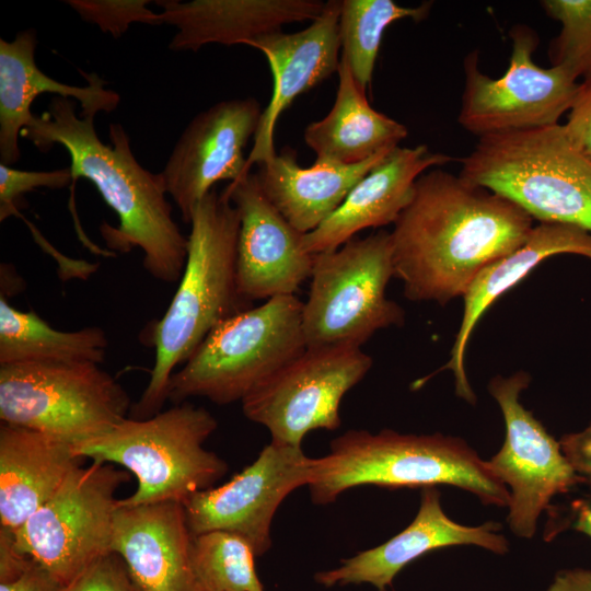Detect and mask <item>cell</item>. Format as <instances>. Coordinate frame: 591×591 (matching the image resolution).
Returning a JSON list of instances; mask_svg holds the SVG:
<instances>
[{
  "mask_svg": "<svg viewBox=\"0 0 591 591\" xmlns=\"http://www.w3.org/2000/svg\"><path fill=\"white\" fill-rule=\"evenodd\" d=\"M571 526L591 537V495L573 506Z\"/></svg>",
  "mask_w": 591,
  "mask_h": 591,
  "instance_id": "obj_39",
  "label": "cell"
},
{
  "mask_svg": "<svg viewBox=\"0 0 591 591\" xmlns=\"http://www.w3.org/2000/svg\"><path fill=\"white\" fill-rule=\"evenodd\" d=\"M451 160L426 144L396 147L354 186L322 224L304 234V250L312 255L333 251L362 230L394 223L416 179Z\"/></svg>",
  "mask_w": 591,
  "mask_h": 591,
  "instance_id": "obj_20",
  "label": "cell"
},
{
  "mask_svg": "<svg viewBox=\"0 0 591 591\" xmlns=\"http://www.w3.org/2000/svg\"><path fill=\"white\" fill-rule=\"evenodd\" d=\"M131 399L123 385L92 362L0 366V419L72 445L124 421Z\"/></svg>",
  "mask_w": 591,
  "mask_h": 591,
  "instance_id": "obj_9",
  "label": "cell"
},
{
  "mask_svg": "<svg viewBox=\"0 0 591 591\" xmlns=\"http://www.w3.org/2000/svg\"><path fill=\"white\" fill-rule=\"evenodd\" d=\"M189 224L185 268L166 312L150 331L154 364L130 418L160 413L174 369L217 325L252 308L236 283L240 218L235 207L222 192L212 189L196 206Z\"/></svg>",
  "mask_w": 591,
  "mask_h": 591,
  "instance_id": "obj_3",
  "label": "cell"
},
{
  "mask_svg": "<svg viewBox=\"0 0 591 591\" xmlns=\"http://www.w3.org/2000/svg\"><path fill=\"white\" fill-rule=\"evenodd\" d=\"M460 176L499 194L534 220L591 233V160L563 125L479 138Z\"/></svg>",
  "mask_w": 591,
  "mask_h": 591,
  "instance_id": "obj_6",
  "label": "cell"
},
{
  "mask_svg": "<svg viewBox=\"0 0 591 591\" xmlns=\"http://www.w3.org/2000/svg\"><path fill=\"white\" fill-rule=\"evenodd\" d=\"M337 73L333 107L303 132L304 142L316 154L315 161L357 164L398 147L407 137L406 126L371 107L341 58Z\"/></svg>",
  "mask_w": 591,
  "mask_h": 591,
  "instance_id": "obj_26",
  "label": "cell"
},
{
  "mask_svg": "<svg viewBox=\"0 0 591 591\" xmlns=\"http://www.w3.org/2000/svg\"><path fill=\"white\" fill-rule=\"evenodd\" d=\"M567 253L591 258V233L573 225L540 222L520 247L487 266L471 283L463 296V315L450 359L438 370L452 371L457 396L470 404L476 402L465 371V352L486 310L540 263Z\"/></svg>",
  "mask_w": 591,
  "mask_h": 591,
  "instance_id": "obj_23",
  "label": "cell"
},
{
  "mask_svg": "<svg viewBox=\"0 0 591 591\" xmlns=\"http://www.w3.org/2000/svg\"><path fill=\"white\" fill-rule=\"evenodd\" d=\"M149 0H67L79 16L114 38L120 37L134 23L160 25L159 13L148 8Z\"/></svg>",
  "mask_w": 591,
  "mask_h": 591,
  "instance_id": "obj_31",
  "label": "cell"
},
{
  "mask_svg": "<svg viewBox=\"0 0 591 591\" xmlns=\"http://www.w3.org/2000/svg\"><path fill=\"white\" fill-rule=\"evenodd\" d=\"M559 444L576 473L591 484V421L578 432L564 434Z\"/></svg>",
  "mask_w": 591,
  "mask_h": 591,
  "instance_id": "obj_35",
  "label": "cell"
},
{
  "mask_svg": "<svg viewBox=\"0 0 591 591\" xmlns=\"http://www.w3.org/2000/svg\"><path fill=\"white\" fill-rule=\"evenodd\" d=\"M339 12L340 0H328L322 13L305 28L296 33L279 31L246 44L265 55L274 78L270 102L263 109L253 147L246 157V175L254 164L259 165L277 154L274 134L281 113L296 97L337 72L340 63Z\"/></svg>",
  "mask_w": 591,
  "mask_h": 591,
  "instance_id": "obj_17",
  "label": "cell"
},
{
  "mask_svg": "<svg viewBox=\"0 0 591 591\" xmlns=\"http://www.w3.org/2000/svg\"><path fill=\"white\" fill-rule=\"evenodd\" d=\"M73 184L70 167L24 171L0 163V221L18 213L21 198L36 188L62 189Z\"/></svg>",
  "mask_w": 591,
  "mask_h": 591,
  "instance_id": "obj_32",
  "label": "cell"
},
{
  "mask_svg": "<svg viewBox=\"0 0 591 591\" xmlns=\"http://www.w3.org/2000/svg\"><path fill=\"white\" fill-rule=\"evenodd\" d=\"M302 305L279 296L217 325L171 376L167 399L206 397L219 405L242 402L263 380L301 355Z\"/></svg>",
  "mask_w": 591,
  "mask_h": 591,
  "instance_id": "obj_7",
  "label": "cell"
},
{
  "mask_svg": "<svg viewBox=\"0 0 591 591\" xmlns=\"http://www.w3.org/2000/svg\"><path fill=\"white\" fill-rule=\"evenodd\" d=\"M129 472L92 462L76 467L53 497L13 532L25 555L68 586L100 557L112 553L116 491Z\"/></svg>",
  "mask_w": 591,
  "mask_h": 591,
  "instance_id": "obj_10",
  "label": "cell"
},
{
  "mask_svg": "<svg viewBox=\"0 0 591 591\" xmlns=\"http://www.w3.org/2000/svg\"><path fill=\"white\" fill-rule=\"evenodd\" d=\"M66 587L36 561L19 577L0 582V591H65Z\"/></svg>",
  "mask_w": 591,
  "mask_h": 591,
  "instance_id": "obj_36",
  "label": "cell"
},
{
  "mask_svg": "<svg viewBox=\"0 0 591 591\" xmlns=\"http://www.w3.org/2000/svg\"><path fill=\"white\" fill-rule=\"evenodd\" d=\"M512 51L507 71L493 79L478 68V54L464 59V89L457 121L478 138L558 125L569 111L579 82L563 67L542 68L533 60L534 30L510 31Z\"/></svg>",
  "mask_w": 591,
  "mask_h": 591,
  "instance_id": "obj_11",
  "label": "cell"
},
{
  "mask_svg": "<svg viewBox=\"0 0 591 591\" xmlns=\"http://www.w3.org/2000/svg\"><path fill=\"white\" fill-rule=\"evenodd\" d=\"M312 459L302 448L271 442L257 459L225 484L185 500L187 526L193 536L225 531L243 537L255 556L271 546L273 518L286 497L309 484Z\"/></svg>",
  "mask_w": 591,
  "mask_h": 591,
  "instance_id": "obj_14",
  "label": "cell"
},
{
  "mask_svg": "<svg viewBox=\"0 0 591 591\" xmlns=\"http://www.w3.org/2000/svg\"><path fill=\"white\" fill-rule=\"evenodd\" d=\"M37 37L35 30L19 32L13 40L0 38V162L15 164L20 157L19 137L34 118L31 107L43 93L77 100L80 115L95 117L100 112H114L120 96L105 89L106 82L96 73L82 76L85 86L61 83L44 73L35 62Z\"/></svg>",
  "mask_w": 591,
  "mask_h": 591,
  "instance_id": "obj_22",
  "label": "cell"
},
{
  "mask_svg": "<svg viewBox=\"0 0 591 591\" xmlns=\"http://www.w3.org/2000/svg\"><path fill=\"white\" fill-rule=\"evenodd\" d=\"M430 8V3L403 7L393 0H340V58L364 92L372 80L385 28L403 19L419 22L428 15Z\"/></svg>",
  "mask_w": 591,
  "mask_h": 591,
  "instance_id": "obj_28",
  "label": "cell"
},
{
  "mask_svg": "<svg viewBox=\"0 0 591 591\" xmlns=\"http://www.w3.org/2000/svg\"><path fill=\"white\" fill-rule=\"evenodd\" d=\"M425 488L451 485L474 494L483 503L507 507L508 488L461 438L378 433L351 429L331 442L329 452L312 459L308 484L315 505L334 502L344 491L361 486Z\"/></svg>",
  "mask_w": 591,
  "mask_h": 591,
  "instance_id": "obj_4",
  "label": "cell"
},
{
  "mask_svg": "<svg viewBox=\"0 0 591 591\" xmlns=\"http://www.w3.org/2000/svg\"><path fill=\"white\" fill-rule=\"evenodd\" d=\"M546 591H591V569H564L556 573Z\"/></svg>",
  "mask_w": 591,
  "mask_h": 591,
  "instance_id": "obj_38",
  "label": "cell"
},
{
  "mask_svg": "<svg viewBox=\"0 0 591 591\" xmlns=\"http://www.w3.org/2000/svg\"><path fill=\"white\" fill-rule=\"evenodd\" d=\"M21 137L42 152L54 144L68 151L73 183L80 177L90 181L118 217L117 227L104 223L100 228L112 251L127 253L138 247L142 265L153 278L179 281L187 237L173 219L161 175L138 162L121 125L109 126V143H104L93 117L78 115L73 100L55 95Z\"/></svg>",
  "mask_w": 591,
  "mask_h": 591,
  "instance_id": "obj_2",
  "label": "cell"
},
{
  "mask_svg": "<svg viewBox=\"0 0 591 591\" xmlns=\"http://www.w3.org/2000/svg\"><path fill=\"white\" fill-rule=\"evenodd\" d=\"M530 382L528 372L518 371L509 376L495 375L488 383V392L501 409L506 436L501 449L486 465L509 490L508 526L522 538L534 536L540 515L556 495L584 482L559 441L521 404L520 394Z\"/></svg>",
  "mask_w": 591,
  "mask_h": 591,
  "instance_id": "obj_13",
  "label": "cell"
},
{
  "mask_svg": "<svg viewBox=\"0 0 591 591\" xmlns=\"http://www.w3.org/2000/svg\"><path fill=\"white\" fill-rule=\"evenodd\" d=\"M65 591H139L124 560L108 553L77 576Z\"/></svg>",
  "mask_w": 591,
  "mask_h": 591,
  "instance_id": "obj_33",
  "label": "cell"
},
{
  "mask_svg": "<svg viewBox=\"0 0 591 591\" xmlns=\"http://www.w3.org/2000/svg\"><path fill=\"white\" fill-rule=\"evenodd\" d=\"M190 555L202 591H264L254 551L240 535L211 531L193 536Z\"/></svg>",
  "mask_w": 591,
  "mask_h": 591,
  "instance_id": "obj_29",
  "label": "cell"
},
{
  "mask_svg": "<svg viewBox=\"0 0 591 591\" xmlns=\"http://www.w3.org/2000/svg\"><path fill=\"white\" fill-rule=\"evenodd\" d=\"M534 219L510 199L439 167L422 173L391 234L395 277L412 301L444 305L520 247Z\"/></svg>",
  "mask_w": 591,
  "mask_h": 591,
  "instance_id": "obj_1",
  "label": "cell"
},
{
  "mask_svg": "<svg viewBox=\"0 0 591 591\" xmlns=\"http://www.w3.org/2000/svg\"><path fill=\"white\" fill-rule=\"evenodd\" d=\"M440 496L436 486L421 488L418 512L406 529L374 548L343 559L339 567L318 571L315 581L327 588L370 583L385 591L406 565L438 548L475 545L498 555L508 553L509 542L499 532V523L460 524L444 513Z\"/></svg>",
  "mask_w": 591,
  "mask_h": 591,
  "instance_id": "obj_18",
  "label": "cell"
},
{
  "mask_svg": "<svg viewBox=\"0 0 591 591\" xmlns=\"http://www.w3.org/2000/svg\"><path fill=\"white\" fill-rule=\"evenodd\" d=\"M239 213L236 283L248 301L294 296L311 276L314 255L303 236L267 199L255 173L230 183L222 192Z\"/></svg>",
  "mask_w": 591,
  "mask_h": 591,
  "instance_id": "obj_16",
  "label": "cell"
},
{
  "mask_svg": "<svg viewBox=\"0 0 591 591\" xmlns=\"http://www.w3.org/2000/svg\"><path fill=\"white\" fill-rule=\"evenodd\" d=\"M563 126L571 143L591 160V80L579 83Z\"/></svg>",
  "mask_w": 591,
  "mask_h": 591,
  "instance_id": "obj_34",
  "label": "cell"
},
{
  "mask_svg": "<svg viewBox=\"0 0 591 591\" xmlns=\"http://www.w3.org/2000/svg\"><path fill=\"white\" fill-rule=\"evenodd\" d=\"M192 541L183 503H117L111 551L124 560L139 591H202Z\"/></svg>",
  "mask_w": 591,
  "mask_h": 591,
  "instance_id": "obj_19",
  "label": "cell"
},
{
  "mask_svg": "<svg viewBox=\"0 0 591 591\" xmlns=\"http://www.w3.org/2000/svg\"><path fill=\"white\" fill-rule=\"evenodd\" d=\"M72 444L28 428L0 426V529L18 531L81 465Z\"/></svg>",
  "mask_w": 591,
  "mask_h": 591,
  "instance_id": "obj_24",
  "label": "cell"
},
{
  "mask_svg": "<svg viewBox=\"0 0 591 591\" xmlns=\"http://www.w3.org/2000/svg\"><path fill=\"white\" fill-rule=\"evenodd\" d=\"M34 561L18 548L12 531L0 529V582L19 577Z\"/></svg>",
  "mask_w": 591,
  "mask_h": 591,
  "instance_id": "obj_37",
  "label": "cell"
},
{
  "mask_svg": "<svg viewBox=\"0 0 591 591\" xmlns=\"http://www.w3.org/2000/svg\"><path fill=\"white\" fill-rule=\"evenodd\" d=\"M217 427L207 409L184 402L150 418L128 417L73 448L81 459L119 465L135 475L136 490L118 499L119 506L184 503L228 471L224 460L204 448Z\"/></svg>",
  "mask_w": 591,
  "mask_h": 591,
  "instance_id": "obj_5",
  "label": "cell"
},
{
  "mask_svg": "<svg viewBox=\"0 0 591 591\" xmlns=\"http://www.w3.org/2000/svg\"><path fill=\"white\" fill-rule=\"evenodd\" d=\"M262 114L254 97L224 100L198 113L183 130L159 174L185 223L218 182L246 176L244 150Z\"/></svg>",
  "mask_w": 591,
  "mask_h": 591,
  "instance_id": "obj_15",
  "label": "cell"
},
{
  "mask_svg": "<svg viewBox=\"0 0 591 591\" xmlns=\"http://www.w3.org/2000/svg\"><path fill=\"white\" fill-rule=\"evenodd\" d=\"M162 24L176 28L169 48L197 51L209 44L237 45L313 21L323 11L320 0H159Z\"/></svg>",
  "mask_w": 591,
  "mask_h": 591,
  "instance_id": "obj_21",
  "label": "cell"
},
{
  "mask_svg": "<svg viewBox=\"0 0 591 591\" xmlns=\"http://www.w3.org/2000/svg\"><path fill=\"white\" fill-rule=\"evenodd\" d=\"M541 5L561 25L549 46L552 66L565 68L577 81L591 80V0H544Z\"/></svg>",
  "mask_w": 591,
  "mask_h": 591,
  "instance_id": "obj_30",
  "label": "cell"
},
{
  "mask_svg": "<svg viewBox=\"0 0 591 591\" xmlns=\"http://www.w3.org/2000/svg\"><path fill=\"white\" fill-rule=\"evenodd\" d=\"M390 152L357 164L315 161L313 166L301 167L297 152L286 147L259 164L255 175L267 199L294 229L305 234L322 224Z\"/></svg>",
  "mask_w": 591,
  "mask_h": 591,
  "instance_id": "obj_25",
  "label": "cell"
},
{
  "mask_svg": "<svg viewBox=\"0 0 591 591\" xmlns=\"http://www.w3.org/2000/svg\"><path fill=\"white\" fill-rule=\"evenodd\" d=\"M371 367L360 347L306 348L242 399L243 414L267 428L271 442L301 448L308 432L339 428L343 397Z\"/></svg>",
  "mask_w": 591,
  "mask_h": 591,
  "instance_id": "obj_12",
  "label": "cell"
},
{
  "mask_svg": "<svg viewBox=\"0 0 591 591\" xmlns=\"http://www.w3.org/2000/svg\"><path fill=\"white\" fill-rule=\"evenodd\" d=\"M108 339L101 327L78 331L51 327L33 311H21L0 298V366L26 362L104 361Z\"/></svg>",
  "mask_w": 591,
  "mask_h": 591,
  "instance_id": "obj_27",
  "label": "cell"
},
{
  "mask_svg": "<svg viewBox=\"0 0 591 591\" xmlns=\"http://www.w3.org/2000/svg\"><path fill=\"white\" fill-rule=\"evenodd\" d=\"M393 277L387 231L355 236L333 251L315 254L302 305L306 348L360 347L378 331L401 326L404 310L386 297Z\"/></svg>",
  "mask_w": 591,
  "mask_h": 591,
  "instance_id": "obj_8",
  "label": "cell"
}]
</instances>
